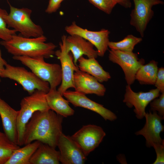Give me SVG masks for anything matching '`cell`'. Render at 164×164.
Instances as JSON below:
<instances>
[{
  "mask_svg": "<svg viewBox=\"0 0 164 164\" xmlns=\"http://www.w3.org/2000/svg\"><path fill=\"white\" fill-rule=\"evenodd\" d=\"M63 118L51 109L35 112L26 125L24 145L38 141L56 148Z\"/></svg>",
  "mask_w": 164,
  "mask_h": 164,
  "instance_id": "6da1fadb",
  "label": "cell"
},
{
  "mask_svg": "<svg viewBox=\"0 0 164 164\" xmlns=\"http://www.w3.org/2000/svg\"><path fill=\"white\" fill-rule=\"evenodd\" d=\"M46 37L44 35L35 37H26L16 34L9 40H2L0 44L13 56L47 59L54 55L56 46L51 42L46 43Z\"/></svg>",
  "mask_w": 164,
  "mask_h": 164,
  "instance_id": "7a4b0ae2",
  "label": "cell"
},
{
  "mask_svg": "<svg viewBox=\"0 0 164 164\" xmlns=\"http://www.w3.org/2000/svg\"><path fill=\"white\" fill-rule=\"evenodd\" d=\"M46 93L36 90L21 100L20 108L17 119V145H24L23 136L26 125L33 114L37 111H45L50 109L46 98Z\"/></svg>",
  "mask_w": 164,
  "mask_h": 164,
  "instance_id": "3957f363",
  "label": "cell"
},
{
  "mask_svg": "<svg viewBox=\"0 0 164 164\" xmlns=\"http://www.w3.org/2000/svg\"><path fill=\"white\" fill-rule=\"evenodd\" d=\"M10 12L3 15L8 28L11 27L26 37H35L43 35L42 27L32 20V10L26 8H19L9 4Z\"/></svg>",
  "mask_w": 164,
  "mask_h": 164,
  "instance_id": "277c9868",
  "label": "cell"
},
{
  "mask_svg": "<svg viewBox=\"0 0 164 164\" xmlns=\"http://www.w3.org/2000/svg\"><path fill=\"white\" fill-rule=\"evenodd\" d=\"M12 58L29 68L40 79L48 82L50 88H56L60 85L62 71L59 64L46 62L43 57L32 58L23 56H13Z\"/></svg>",
  "mask_w": 164,
  "mask_h": 164,
  "instance_id": "5b68a950",
  "label": "cell"
},
{
  "mask_svg": "<svg viewBox=\"0 0 164 164\" xmlns=\"http://www.w3.org/2000/svg\"><path fill=\"white\" fill-rule=\"evenodd\" d=\"M0 77L17 82L29 95L36 90L46 93L50 89L48 82L42 80L32 71H28L23 67L13 66L8 63L2 71Z\"/></svg>",
  "mask_w": 164,
  "mask_h": 164,
  "instance_id": "8992f818",
  "label": "cell"
},
{
  "mask_svg": "<svg viewBox=\"0 0 164 164\" xmlns=\"http://www.w3.org/2000/svg\"><path fill=\"white\" fill-rule=\"evenodd\" d=\"M105 135L101 127L89 124L83 126L70 137L87 156L99 146Z\"/></svg>",
  "mask_w": 164,
  "mask_h": 164,
  "instance_id": "52a82bcc",
  "label": "cell"
},
{
  "mask_svg": "<svg viewBox=\"0 0 164 164\" xmlns=\"http://www.w3.org/2000/svg\"><path fill=\"white\" fill-rule=\"evenodd\" d=\"M109 51V60L121 67L128 85L132 84L135 80L137 71L145 63L144 59H139L137 54L133 52H126L113 49Z\"/></svg>",
  "mask_w": 164,
  "mask_h": 164,
  "instance_id": "ba28073f",
  "label": "cell"
},
{
  "mask_svg": "<svg viewBox=\"0 0 164 164\" xmlns=\"http://www.w3.org/2000/svg\"><path fill=\"white\" fill-rule=\"evenodd\" d=\"M133 0L134 7L130 15V23L142 38L148 24L154 15L152 7L155 5H163L164 2L161 0Z\"/></svg>",
  "mask_w": 164,
  "mask_h": 164,
  "instance_id": "9c48e42d",
  "label": "cell"
},
{
  "mask_svg": "<svg viewBox=\"0 0 164 164\" xmlns=\"http://www.w3.org/2000/svg\"><path fill=\"white\" fill-rule=\"evenodd\" d=\"M65 31L70 35L79 36L89 41L97 49L98 56L103 57L108 49L109 37L110 33L108 29H102L98 31H92L84 29L73 21L65 27Z\"/></svg>",
  "mask_w": 164,
  "mask_h": 164,
  "instance_id": "30bf717a",
  "label": "cell"
},
{
  "mask_svg": "<svg viewBox=\"0 0 164 164\" xmlns=\"http://www.w3.org/2000/svg\"><path fill=\"white\" fill-rule=\"evenodd\" d=\"M160 92L157 88L147 92H135L130 85L126 87L123 102L129 108L134 107V111L138 119H142L146 114L145 108L147 105L154 99L160 95Z\"/></svg>",
  "mask_w": 164,
  "mask_h": 164,
  "instance_id": "8fae6325",
  "label": "cell"
},
{
  "mask_svg": "<svg viewBox=\"0 0 164 164\" xmlns=\"http://www.w3.org/2000/svg\"><path fill=\"white\" fill-rule=\"evenodd\" d=\"M60 49L55 52L54 55L60 62L62 81L57 90L62 95L70 88H74V75L79 69L75 65L72 55L65 50L63 41L59 43Z\"/></svg>",
  "mask_w": 164,
  "mask_h": 164,
  "instance_id": "7c38bea8",
  "label": "cell"
},
{
  "mask_svg": "<svg viewBox=\"0 0 164 164\" xmlns=\"http://www.w3.org/2000/svg\"><path fill=\"white\" fill-rule=\"evenodd\" d=\"M145 124L143 128L136 132V135L143 136L145 139V145L148 147H152L155 144L164 142L160 136V133L164 131V126L162 121L164 119L156 111L146 113Z\"/></svg>",
  "mask_w": 164,
  "mask_h": 164,
  "instance_id": "4fadbf2b",
  "label": "cell"
},
{
  "mask_svg": "<svg viewBox=\"0 0 164 164\" xmlns=\"http://www.w3.org/2000/svg\"><path fill=\"white\" fill-rule=\"evenodd\" d=\"M66 99L76 107H80L94 112L106 121H113L117 118L113 112L100 104L92 101L86 95L76 91L67 90L63 94Z\"/></svg>",
  "mask_w": 164,
  "mask_h": 164,
  "instance_id": "5bb4252c",
  "label": "cell"
},
{
  "mask_svg": "<svg viewBox=\"0 0 164 164\" xmlns=\"http://www.w3.org/2000/svg\"><path fill=\"white\" fill-rule=\"evenodd\" d=\"M60 153V161L63 164H84L86 156L70 136L63 132L60 134L57 144Z\"/></svg>",
  "mask_w": 164,
  "mask_h": 164,
  "instance_id": "9a60e30c",
  "label": "cell"
},
{
  "mask_svg": "<svg viewBox=\"0 0 164 164\" xmlns=\"http://www.w3.org/2000/svg\"><path fill=\"white\" fill-rule=\"evenodd\" d=\"M61 40L64 42L66 51L72 53L74 63L76 66L78 59L84 55L88 58L96 59L98 56L97 51L94 49L93 45L79 36L63 35Z\"/></svg>",
  "mask_w": 164,
  "mask_h": 164,
  "instance_id": "2e32d148",
  "label": "cell"
},
{
  "mask_svg": "<svg viewBox=\"0 0 164 164\" xmlns=\"http://www.w3.org/2000/svg\"><path fill=\"white\" fill-rule=\"evenodd\" d=\"M73 82L75 91L85 95L93 94L102 97L106 91L104 86L95 77L79 69L74 73Z\"/></svg>",
  "mask_w": 164,
  "mask_h": 164,
  "instance_id": "e0dca14e",
  "label": "cell"
},
{
  "mask_svg": "<svg viewBox=\"0 0 164 164\" xmlns=\"http://www.w3.org/2000/svg\"><path fill=\"white\" fill-rule=\"evenodd\" d=\"M18 111L11 107L0 97V116L4 132L17 145V119Z\"/></svg>",
  "mask_w": 164,
  "mask_h": 164,
  "instance_id": "ac0fdd59",
  "label": "cell"
},
{
  "mask_svg": "<svg viewBox=\"0 0 164 164\" xmlns=\"http://www.w3.org/2000/svg\"><path fill=\"white\" fill-rule=\"evenodd\" d=\"M56 88H50L46 94V98L50 109L63 117L73 115L74 111L69 105Z\"/></svg>",
  "mask_w": 164,
  "mask_h": 164,
  "instance_id": "d6986e66",
  "label": "cell"
},
{
  "mask_svg": "<svg viewBox=\"0 0 164 164\" xmlns=\"http://www.w3.org/2000/svg\"><path fill=\"white\" fill-rule=\"evenodd\" d=\"M59 151L48 145L42 142L32 155L30 164H59Z\"/></svg>",
  "mask_w": 164,
  "mask_h": 164,
  "instance_id": "ffe728a7",
  "label": "cell"
},
{
  "mask_svg": "<svg viewBox=\"0 0 164 164\" xmlns=\"http://www.w3.org/2000/svg\"><path fill=\"white\" fill-rule=\"evenodd\" d=\"M77 62L80 70L93 76L100 83L107 82L111 78L110 73L104 70L96 58H86L82 56Z\"/></svg>",
  "mask_w": 164,
  "mask_h": 164,
  "instance_id": "44dd1931",
  "label": "cell"
},
{
  "mask_svg": "<svg viewBox=\"0 0 164 164\" xmlns=\"http://www.w3.org/2000/svg\"><path fill=\"white\" fill-rule=\"evenodd\" d=\"M40 143L35 141L16 149L5 164H30V158Z\"/></svg>",
  "mask_w": 164,
  "mask_h": 164,
  "instance_id": "7402d4cb",
  "label": "cell"
},
{
  "mask_svg": "<svg viewBox=\"0 0 164 164\" xmlns=\"http://www.w3.org/2000/svg\"><path fill=\"white\" fill-rule=\"evenodd\" d=\"M158 69L157 62L152 60L140 67L136 73L135 80L141 84L154 85Z\"/></svg>",
  "mask_w": 164,
  "mask_h": 164,
  "instance_id": "603a6c76",
  "label": "cell"
},
{
  "mask_svg": "<svg viewBox=\"0 0 164 164\" xmlns=\"http://www.w3.org/2000/svg\"><path fill=\"white\" fill-rule=\"evenodd\" d=\"M19 147L4 132H0V164H5L14 151Z\"/></svg>",
  "mask_w": 164,
  "mask_h": 164,
  "instance_id": "cb8c5ba5",
  "label": "cell"
},
{
  "mask_svg": "<svg viewBox=\"0 0 164 164\" xmlns=\"http://www.w3.org/2000/svg\"><path fill=\"white\" fill-rule=\"evenodd\" d=\"M142 40V37H138L132 35H128L122 40L117 42L109 41L108 47L111 49L124 52H132L135 46Z\"/></svg>",
  "mask_w": 164,
  "mask_h": 164,
  "instance_id": "d4e9b609",
  "label": "cell"
},
{
  "mask_svg": "<svg viewBox=\"0 0 164 164\" xmlns=\"http://www.w3.org/2000/svg\"><path fill=\"white\" fill-rule=\"evenodd\" d=\"M7 13L5 10L0 8V39L3 41L9 40L17 32L14 29L8 27L3 17Z\"/></svg>",
  "mask_w": 164,
  "mask_h": 164,
  "instance_id": "484cf974",
  "label": "cell"
},
{
  "mask_svg": "<svg viewBox=\"0 0 164 164\" xmlns=\"http://www.w3.org/2000/svg\"><path fill=\"white\" fill-rule=\"evenodd\" d=\"M94 6L106 13L110 14L117 4L116 0H88Z\"/></svg>",
  "mask_w": 164,
  "mask_h": 164,
  "instance_id": "4316f807",
  "label": "cell"
},
{
  "mask_svg": "<svg viewBox=\"0 0 164 164\" xmlns=\"http://www.w3.org/2000/svg\"><path fill=\"white\" fill-rule=\"evenodd\" d=\"M150 110L156 111L161 117L164 118V92L150 103Z\"/></svg>",
  "mask_w": 164,
  "mask_h": 164,
  "instance_id": "83f0119b",
  "label": "cell"
},
{
  "mask_svg": "<svg viewBox=\"0 0 164 164\" xmlns=\"http://www.w3.org/2000/svg\"><path fill=\"white\" fill-rule=\"evenodd\" d=\"M153 147L156 155V158L153 164L164 163V142L154 145Z\"/></svg>",
  "mask_w": 164,
  "mask_h": 164,
  "instance_id": "f1b7e54d",
  "label": "cell"
},
{
  "mask_svg": "<svg viewBox=\"0 0 164 164\" xmlns=\"http://www.w3.org/2000/svg\"><path fill=\"white\" fill-rule=\"evenodd\" d=\"M161 93L164 92V68L161 67L158 69L157 77L154 84Z\"/></svg>",
  "mask_w": 164,
  "mask_h": 164,
  "instance_id": "f546056e",
  "label": "cell"
},
{
  "mask_svg": "<svg viewBox=\"0 0 164 164\" xmlns=\"http://www.w3.org/2000/svg\"><path fill=\"white\" fill-rule=\"evenodd\" d=\"M63 0H49L45 12L48 14L55 12L60 7L61 3Z\"/></svg>",
  "mask_w": 164,
  "mask_h": 164,
  "instance_id": "4dcf8cb0",
  "label": "cell"
},
{
  "mask_svg": "<svg viewBox=\"0 0 164 164\" xmlns=\"http://www.w3.org/2000/svg\"><path fill=\"white\" fill-rule=\"evenodd\" d=\"M117 4L126 9L130 8L132 6L130 0H116Z\"/></svg>",
  "mask_w": 164,
  "mask_h": 164,
  "instance_id": "1f68e13d",
  "label": "cell"
},
{
  "mask_svg": "<svg viewBox=\"0 0 164 164\" xmlns=\"http://www.w3.org/2000/svg\"><path fill=\"white\" fill-rule=\"evenodd\" d=\"M7 64L6 61L2 57L1 50L0 48V82L1 81L0 75L1 73L4 69L5 66Z\"/></svg>",
  "mask_w": 164,
  "mask_h": 164,
  "instance_id": "d6a6232c",
  "label": "cell"
}]
</instances>
